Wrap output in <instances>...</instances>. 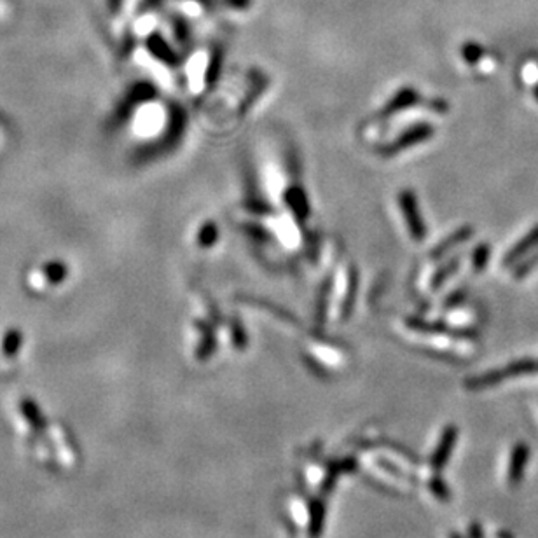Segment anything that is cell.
Returning <instances> with one entry per match:
<instances>
[{
    "mask_svg": "<svg viewBox=\"0 0 538 538\" xmlns=\"http://www.w3.org/2000/svg\"><path fill=\"white\" fill-rule=\"evenodd\" d=\"M400 206H402L404 217H406L407 226H409L412 236L416 238V241H422V238L425 236V226H423L422 217H419V214H418L414 194L409 191L402 192V194H400Z\"/></svg>",
    "mask_w": 538,
    "mask_h": 538,
    "instance_id": "cell-1",
    "label": "cell"
},
{
    "mask_svg": "<svg viewBox=\"0 0 538 538\" xmlns=\"http://www.w3.org/2000/svg\"><path fill=\"white\" fill-rule=\"evenodd\" d=\"M312 516H309V537L318 538L324 528V517H325V507L322 502L315 500L312 504Z\"/></svg>",
    "mask_w": 538,
    "mask_h": 538,
    "instance_id": "cell-6",
    "label": "cell"
},
{
    "mask_svg": "<svg viewBox=\"0 0 538 538\" xmlns=\"http://www.w3.org/2000/svg\"><path fill=\"white\" fill-rule=\"evenodd\" d=\"M19 344H21V337H18L16 334L14 336H9L6 341H4V355L13 357L14 353L18 352Z\"/></svg>",
    "mask_w": 538,
    "mask_h": 538,
    "instance_id": "cell-9",
    "label": "cell"
},
{
    "mask_svg": "<svg viewBox=\"0 0 538 538\" xmlns=\"http://www.w3.org/2000/svg\"><path fill=\"white\" fill-rule=\"evenodd\" d=\"M470 234H472V229H470V227H465V229H459L458 233L454 234V236L447 238L446 243H442L441 246H437V249L434 250V255H442L444 252H447V250H449L451 246H457L458 243L465 241V239L469 238Z\"/></svg>",
    "mask_w": 538,
    "mask_h": 538,
    "instance_id": "cell-7",
    "label": "cell"
},
{
    "mask_svg": "<svg viewBox=\"0 0 538 538\" xmlns=\"http://www.w3.org/2000/svg\"><path fill=\"white\" fill-rule=\"evenodd\" d=\"M432 489H434V493L437 494V497H441V498L447 497V493H444V491H447L446 486H444L441 481H439V484H437V482H434V484H432Z\"/></svg>",
    "mask_w": 538,
    "mask_h": 538,
    "instance_id": "cell-10",
    "label": "cell"
},
{
    "mask_svg": "<svg viewBox=\"0 0 538 538\" xmlns=\"http://www.w3.org/2000/svg\"><path fill=\"white\" fill-rule=\"evenodd\" d=\"M528 457H529V449L526 444L519 442L516 447H514L512 454H510V465H509V472H507V475H509V482L512 486L519 484L521 479H522V474H524V469H526V463H528Z\"/></svg>",
    "mask_w": 538,
    "mask_h": 538,
    "instance_id": "cell-3",
    "label": "cell"
},
{
    "mask_svg": "<svg viewBox=\"0 0 538 538\" xmlns=\"http://www.w3.org/2000/svg\"><path fill=\"white\" fill-rule=\"evenodd\" d=\"M537 245H538V226L528 234V236H526L524 239H521V241L517 243L512 250H510V254L507 255L504 262L505 264H510V262L517 261V259L522 257V255H526V252H528L529 249H533V246H537Z\"/></svg>",
    "mask_w": 538,
    "mask_h": 538,
    "instance_id": "cell-5",
    "label": "cell"
},
{
    "mask_svg": "<svg viewBox=\"0 0 538 538\" xmlns=\"http://www.w3.org/2000/svg\"><path fill=\"white\" fill-rule=\"evenodd\" d=\"M457 437H458V430L454 427H447L446 430H444L441 442H439L437 449H435L434 457H432V469L442 470V467L446 465L447 459H449V454H451V451H453Z\"/></svg>",
    "mask_w": 538,
    "mask_h": 538,
    "instance_id": "cell-2",
    "label": "cell"
},
{
    "mask_svg": "<svg viewBox=\"0 0 538 538\" xmlns=\"http://www.w3.org/2000/svg\"><path fill=\"white\" fill-rule=\"evenodd\" d=\"M21 412L23 416H25V419L29 422V425L34 428L35 432H42L46 428V419L44 416H42L41 409H39L37 404L34 402V400L30 399H25L21 400Z\"/></svg>",
    "mask_w": 538,
    "mask_h": 538,
    "instance_id": "cell-4",
    "label": "cell"
},
{
    "mask_svg": "<svg viewBox=\"0 0 538 538\" xmlns=\"http://www.w3.org/2000/svg\"><path fill=\"white\" fill-rule=\"evenodd\" d=\"M489 257V249L488 245H481L477 250H475L474 254V266L475 269H482L486 266V261H488Z\"/></svg>",
    "mask_w": 538,
    "mask_h": 538,
    "instance_id": "cell-8",
    "label": "cell"
}]
</instances>
